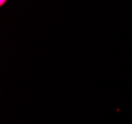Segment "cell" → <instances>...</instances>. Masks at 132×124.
I'll use <instances>...</instances> for the list:
<instances>
[{"label":"cell","instance_id":"6da1fadb","mask_svg":"<svg viewBox=\"0 0 132 124\" xmlns=\"http://www.w3.org/2000/svg\"><path fill=\"white\" fill-rule=\"evenodd\" d=\"M7 0H0V6H3L4 5V3H5Z\"/></svg>","mask_w":132,"mask_h":124}]
</instances>
